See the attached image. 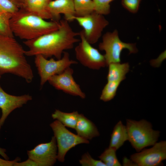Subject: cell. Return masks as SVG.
<instances>
[{
    "instance_id": "6da1fadb",
    "label": "cell",
    "mask_w": 166,
    "mask_h": 166,
    "mask_svg": "<svg viewBox=\"0 0 166 166\" xmlns=\"http://www.w3.org/2000/svg\"><path fill=\"white\" fill-rule=\"evenodd\" d=\"M69 22L62 19L59 21V27L57 30L23 41L29 49L25 51L26 56L41 55L46 58L54 56L57 59H61L65 50L72 49L75 43L80 41L77 38L80 32L73 31Z\"/></svg>"
},
{
    "instance_id": "7a4b0ae2",
    "label": "cell",
    "mask_w": 166,
    "mask_h": 166,
    "mask_svg": "<svg viewBox=\"0 0 166 166\" xmlns=\"http://www.w3.org/2000/svg\"><path fill=\"white\" fill-rule=\"evenodd\" d=\"M25 52L14 37L0 34V75L12 74L31 82L33 73Z\"/></svg>"
},
{
    "instance_id": "3957f363",
    "label": "cell",
    "mask_w": 166,
    "mask_h": 166,
    "mask_svg": "<svg viewBox=\"0 0 166 166\" xmlns=\"http://www.w3.org/2000/svg\"><path fill=\"white\" fill-rule=\"evenodd\" d=\"M13 34L20 39L29 40L35 39L57 30L59 21L46 20L35 14L19 9L10 20Z\"/></svg>"
},
{
    "instance_id": "277c9868",
    "label": "cell",
    "mask_w": 166,
    "mask_h": 166,
    "mask_svg": "<svg viewBox=\"0 0 166 166\" xmlns=\"http://www.w3.org/2000/svg\"><path fill=\"white\" fill-rule=\"evenodd\" d=\"M126 126L128 140L137 152L153 145L160 136V132L153 130L152 124L144 119L136 121L127 119Z\"/></svg>"
},
{
    "instance_id": "5b68a950",
    "label": "cell",
    "mask_w": 166,
    "mask_h": 166,
    "mask_svg": "<svg viewBox=\"0 0 166 166\" xmlns=\"http://www.w3.org/2000/svg\"><path fill=\"white\" fill-rule=\"evenodd\" d=\"M34 63L40 77L41 87L53 76L62 73L72 65L77 63L70 59L69 53L65 51L62 57L57 60L52 58L48 60L41 55H36Z\"/></svg>"
},
{
    "instance_id": "8992f818",
    "label": "cell",
    "mask_w": 166,
    "mask_h": 166,
    "mask_svg": "<svg viewBox=\"0 0 166 166\" xmlns=\"http://www.w3.org/2000/svg\"><path fill=\"white\" fill-rule=\"evenodd\" d=\"M98 47L100 50L105 52L104 55L107 66L111 63L121 62V54L124 49H128L129 54L136 53L138 51L135 44L125 43L121 41L116 30L104 34L102 42L99 44Z\"/></svg>"
},
{
    "instance_id": "52a82bcc",
    "label": "cell",
    "mask_w": 166,
    "mask_h": 166,
    "mask_svg": "<svg viewBox=\"0 0 166 166\" xmlns=\"http://www.w3.org/2000/svg\"><path fill=\"white\" fill-rule=\"evenodd\" d=\"M56 140L58 152L57 160L63 162L65 156L71 148L81 144H88L89 141L76 135L68 130L64 125L57 120L50 124Z\"/></svg>"
},
{
    "instance_id": "ba28073f",
    "label": "cell",
    "mask_w": 166,
    "mask_h": 166,
    "mask_svg": "<svg viewBox=\"0 0 166 166\" xmlns=\"http://www.w3.org/2000/svg\"><path fill=\"white\" fill-rule=\"evenodd\" d=\"M79 32L80 42L75 48L77 59L83 66L93 69L107 66L104 55L86 40L82 30Z\"/></svg>"
},
{
    "instance_id": "9c48e42d",
    "label": "cell",
    "mask_w": 166,
    "mask_h": 166,
    "mask_svg": "<svg viewBox=\"0 0 166 166\" xmlns=\"http://www.w3.org/2000/svg\"><path fill=\"white\" fill-rule=\"evenodd\" d=\"M74 20L83 28L84 36L91 44L97 42L103 30L109 24L103 15L95 11L84 17L75 16Z\"/></svg>"
},
{
    "instance_id": "30bf717a",
    "label": "cell",
    "mask_w": 166,
    "mask_h": 166,
    "mask_svg": "<svg viewBox=\"0 0 166 166\" xmlns=\"http://www.w3.org/2000/svg\"><path fill=\"white\" fill-rule=\"evenodd\" d=\"M149 148H144L130 156L138 166H157L166 159V141L156 142Z\"/></svg>"
},
{
    "instance_id": "8fae6325",
    "label": "cell",
    "mask_w": 166,
    "mask_h": 166,
    "mask_svg": "<svg viewBox=\"0 0 166 166\" xmlns=\"http://www.w3.org/2000/svg\"><path fill=\"white\" fill-rule=\"evenodd\" d=\"M57 149L56 138L53 136L49 142L38 145L33 149L27 151V153L28 158L39 166H52L57 160Z\"/></svg>"
},
{
    "instance_id": "7c38bea8",
    "label": "cell",
    "mask_w": 166,
    "mask_h": 166,
    "mask_svg": "<svg viewBox=\"0 0 166 166\" xmlns=\"http://www.w3.org/2000/svg\"><path fill=\"white\" fill-rule=\"evenodd\" d=\"M73 73V70L69 67L62 73L52 77L48 81L57 90L73 96H79L82 99L85 98V94L74 80Z\"/></svg>"
},
{
    "instance_id": "4fadbf2b",
    "label": "cell",
    "mask_w": 166,
    "mask_h": 166,
    "mask_svg": "<svg viewBox=\"0 0 166 166\" xmlns=\"http://www.w3.org/2000/svg\"><path fill=\"white\" fill-rule=\"evenodd\" d=\"M1 75H0V80ZM29 94L14 96L6 93L0 85V109L2 116L0 118V130L9 115L14 110L20 108L32 100Z\"/></svg>"
},
{
    "instance_id": "5bb4252c",
    "label": "cell",
    "mask_w": 166,
    "mask_h": 166,
    "mask_svg": "<svg viewBox=\"0 0 166 166\" xmlns=\"http://www.w3.org/2000/svg\"><path fill=\"white\" fill-rule=\"evenodd\" d=\"M48 7L54 21H59L61 14H64V19L69 22L74 20L75 14L73 0H51Z\"/></svg>"
},
{
    "instance_id": "9a60e30c",
    "label": "cell",
    "mask_w": 166,
    "mask_h": 166,
    "mask_svg": "<svg viewBox=\"0 0 166 166\" xmlns=\"http://www.w3.org/2000/svg\"><path fill=\"white\" fill-rule=\"evenodd\" d=\"M51 0H27L19 9L38 16L42 18L53 21L48 8L49 2Z\"/></svg>"
},
{
    "instance_id": "2e32d148",
    "label": "cell",
    "mask_w": 166,
    "mask_h": 166,
    "mask_svg": "<svg viewBox=\"0 0 166 166\" xmlns=\"http://www.w3.org/2000/svg\"><path fill=\"white\" fill-rule=\"evenodd\" d=\"M75 129L78 135L87 140L100 135L95 124L82 114H79Z\"/></svg>"
},
{
    "instance_id": "e0dca14e",
    "label": "cell",
    "mask_w": 166,
    "mask_h": 166,
    "mask_svg": "<svg viewBox=\"0 0 166 166\" xmlns=\"http://www.w3.org/2000/svg\"><path fill=\"white\" fill-rule=\"evenodd\" d=\"M128 137L126 125L121 121L114 126L111 136L109 147L117 150L121 147Z\"/></svg>"
},
{
    "instance_id": "ac0fdd59",
    "label": "cell",
    "mask_w": 166,
    "mask_h": 166,
    "mask_svg": "<svg viewBox=\"0 0 166 166\" xmlns=\"http://www.w3.org/2000/svg\"><path fill=\"white\" fill-rule=\"evenodd\" d=\"M108 66H109L107 77L108 81L121 82L125 79L126 75L129 70V65L128 63H111Z\"/></svg>"
},
{
    "instance_id": "d6986e66",
    "label": "cell",
    "mask_w": 166,
    "mask_h": 166,
    "mask_svg": "<svg viewBox=\"0 0 166 166\" xmlns=\"http://www.w3.org/2000/svg\"><path fill=\"white\" fill-rule=\"evenodd\" d=\"M79 113L77 111L67 113L56 109L52 114L53 119H56L65 126L75 129L78 120Z\"/></svg>"
},
{
    "instance_id": "ffe728a7",
    "label": "cell",
    "mask_w": 166,
    "mask_h": 166,
    "mask_svg": "<svg viewBox=\"0 0 166 166\" xmlns=\"http://www.w3.org/2000/svg\"><path fill=\"white\" fill-rule=\"evenodd\" d=\"M75 16L84 17L95 11L93 0H73Z\"/></svg>"
},
{
    "instance_id": "44dd1931",
    "label": "cell",
    "mask_w": 166,
    "mask_h": 166,
    "mask_svg": "<svg viewBox=\"0 0 166 166\" xmlns=\"http://www.w3.org/2000/svg\"><path fill=\"white\" fill-rule=\"evenodd\" d=\"M121 82L108 81L101 94L100 99L105 102L109 101L115 96L117 89Z\"/></svg>"
},
{
    "instance_id": "7402d4cb",
    "label": "cell",
    "mask_w": 166,
    "mask_h": 166,
    "mask_svg": "<svg viewBox=\"0 0 166 166\" xmlns=\"http://www.w3.org/2000/svg\"><path fill=\"white\" fill-rule=\"evenodd\" d=\"M116 151L109 147L99 156V158L106 166H121L117 156Z\"/></svg>"
},
{
    "instance_id": "603a6c76",
    "label": "cell",
    "mask_w": 166,
    "mask_h": 166,
    "mask_svg": "<svg viewBox=\"0 0 166 166\" xmlns=\"http://www.w3.org/2000/svg\"><path fill=\"white\" fill-rule=\"evenodd\" d=\"M13 14L0 12V34L14 37L10 25V20Z\"/></svg>"
},
{
    "instance_id": "cb8c5ba5",
    "label": "cell",
    "mask_w": 166,
    "mask_h": 166,
    "mask_svg": "<svg viewBox=\"0 0 166 166\" xmlns=\"http://www.w3.org/2000/svg\"><path fill=\"white\" fill-rule=\"evenodd\" d=\"M114 0H93L95 5V11L97 13L106 15L110 12V3Z\"/></svg>"
},
{
    "instance_id": "d4e9b609",
    "label": "cell",
    "mask_w": 166,
    "mask_h": 166,
    "mask_svg": "<svg viewBox=\"0 0 166 166\" xmlns=\"http://www.w3.org/2000/svg\"><path fill=\"white\" fill-rule=\"evenodd\" d=\"M79 162L83 166H106L101 160L93 159L88 152L82 156Z\"/></svg>"
},
{
    "instance_id": "484cf974",
    "label": "cell",
    "mask_w": 166,
    "mask_h": 166,
    "mask_svg": "<svg viewBox=\"0 0 166 166\" xmlns=\"http://www.w3.org/2000/svg\"><path fill=\"white\" fill-rule=\"evenodd\" d=\"M19 8L9 0H0V12L13 14Z\"/></svg>"
},
{
    "instance_id": "4316f807",
    "label": "cell",
    "mask_w": 166,
    "mask_h": 166,
    "mask_svg": "<svg viewBox=\"0 0 166 166\" xmlns=\"http://www.w3.org/2000/svg\"><path fill=\"white\" fill-rule=\"evenodd\" d=\"M141 0H121L123 6L132 13H136L138 11Z\"/></svg>"
},
{
    "instance_id": "83f0119b",
    "label": "cell",
    "mask_w": 166,
    "mask_h": 166,
    "mask_svg": "<svg viewBox=\"0 0 166 166\" xmlns=\"http://www.w3.org/2000/svg\"><path fill=\"white\" fill-rule=\"evenodd\" d=\"M13 166H39V165L36 162L28 158L24 161L15 163Z\"/></svg>"
},
{
    "instance_id": "f1b7e54d",
    "label": "cell",
    "mask_w": 166,
    "mask_h": 166,
    "mask_svg": "<svg viewBox=\"0 0 166 166\" xmlns=\"http://www.w3.org/2000/svg\"><path fill=\"white\" fill-rule=\"evenodd\" d=\"M20 160L21 159L19 157H16L12 160H4L0 158V166H13L14 163Z\"/></svg>"
},
{
    "instance_id": "f546056e",
    "label": "cell",
    "mask_w": 166,
    "mask_h": 166,
    "mask_svg": "<svg viewBox=\"0 0 166 166\" xmlns=\"http://www.w3.org/2000/svg\"><path fill=\"white\" fill-rule=\"evenodd\" d=\"M122 165L124 166H137V165L130 159L127 157H124L122 160Z\"/></svg>"
},
{
    "instance_id": "4dcf8cb0",
    "label": "cell",
    "mask_w": 166,
    "mask_h": 166,
    "mask_svg": "<svg viewBox=\"0 0 166 166\" xmlns=\"http://www.w3.org/2000/svg\"><path fill=\"white\" fill-rule=\"evenodd\" d=\"M19 9L22 8L27 0H9Z\"/></svg>"
},
{
    "instance_id": "1f68e13d",
    "label": "cell",
    "mask_w": 166,
    "mask_h": 166,
    "mask_svg": "<svg viewBox=\"0 0 166 166\" xmlns=\"http://www.w3.org/2000/svg\"><path fill=\"white\" fill-rule=\"evenodd\" d=\"M6 151V149L0 148V155L3 157L4 159L9 160V158L5 153Z\"/></svg>"
}]
</instances>
